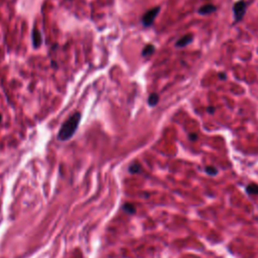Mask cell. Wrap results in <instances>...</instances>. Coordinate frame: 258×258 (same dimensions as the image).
Instances as JSON below:
<instances>
[{
  "mask_svg": "<svg viewBox=\"0 0 258 258\" xmlns=\"http://www.w3.org/2000/svg\"><path fill=\"white\" fill-rule=\"evenodd\" d=\"M158 100H159V96L156 94V93H152V94L148 97V105L153 107V106H155L158 103Z\"/></svg>",
  "mask_w": 258,
  "mask_h": 258,
  "instance_id": "ba28073f",
  "label": "cell"
},
{
  "mask_svg": "<svg viewBox=\"0 0 258 258\" xmlns=\"http://www.w3.org/2000/svg\"><path fill=\"white\" fill-rule=\"evenodd\" d=\"M154 50H155V47H154L152 44H147L142 50V55L143 57H148V55L153 54Z\"/></svg>",
  "mask_w": 258,
  "mask_h": 258,
  "instance_id": "9c48e42d",
  "label": "cell"
},
{
  "mask_svg": "<svg viewBox=\"0 0 258 258\" xmlns=\"http://www.w3.org/2000/svg\"><path fill=\"white\" fill-rule=\"evenodd\" d=\"M246 8L247 5L246 2L244 0H240V1H237L233 6V11H234V15H235V21L236 22H239L242 18L244 17L246 12Z\"/></svg>",
  "mask_w": 258,
  "mask_h": 258,
  "instance_id": "3957f363",
  "label": "cell"
},
{
  "mask_svg": "<svg viewBox=\"0 0 258 258\" xmlns=\"http://www.w3.org/2000/svg\"><path fill=\"white\" fill-rule=\"evenodd\" d=\"M1 120H2V117H1V115H0V122H1Z\"/></svg>",
  "mask_w": 258,
  "mask_h": 258,
  "instance_id": "2e32d148",
  "label": "cell"
},
{
  "mask_svg": "<svg viewBox=\"0 0 258 258\" xmlns=\"http://www.w3.org/2000/svg\"><path fill=\"white\" fill-rule=\"evenodd\" d=\"M216 6L213 4H206L204 6H202L200 9H199V13L200 14H203V15H206V14H210V13H213L216 10Z\"/></svg>",
  "mask_w": 258,
  "mask_h": 258,
  "instance_id": "8992f818",
  "label": "cell"
},
{
  "mask_svg": "<svg viewBox=\"0 0 258 258\" xmlns=\"http://www.w3.org/2000/svg\"><path fill=\"white\" fill-rule=\"evenodd\" d=\"M159 10H160V7L157 6V7H153V8L149 9L148 11H146L144 13V15L142 16V23L143 25L145 26V27H147V26H150L151 24L153 23L154 19H155V17L157 16Z\"/></svg>",
  "mask_w": 258,
  "mask_h": 258,
  "instance_id": "7a4b0ae2",
  "label": "cell"
},
{
  "mask_svg": "<svg viewBox=\"0 0 258 258\" xmlns=\"http://www.w3.org/2000/svg\"><path fill=\"white\" fill-rule=\"evenodd\" d=\"M141 171V166L138 163H133L129 166V172L130 174H138Z\"/></svg>",
  "mask_w": 258,
  "mask_h": 258,
  "instance_id": "30bf717a",
  "label": "cell"
},
{
  "mask_svg": "<svg viewBox=\"0 0 258 258\" xmlns=\"http://www.w3.org/2000/svg\"><path fill=\"white\" fill-rule=\"evenodd\" d=\"M80 121H81V113L80 112L74 113L73 115L62 125V127H61L60 131H58V139L61 140V141H66V140L73 137L76 130L78 129Z\"/></svg>",
  "mask_w": 258,
  "mask_h": 258,
  "instance_id": "6da1fadb",
  "label": "cell"
},
{
  "mask_svg": "<svg viewBox=\"0 0 258 258\" xmlns=\"http://www.w3.org/2000/svg\"><path fill=\"white\" fill-rule=\"evenodd\" d=\"M123 209L125 212L129 213V214H134L135 213V207L133 205H130V204H126L125 206H123Z\"/></svg>",
  "mask_w": 258,
  "mask_h": 258,
  "instance_id": "7c38bea8",
  "label": "cell"
},
{
  "mask_svg": "<svg viewBox=\"0 0 258 258\" xmlns=\"http://www.w3.org/2000/svg\"><path fill=\"white\" fill-rule=\"evenodd\" d=\"M42 38H41V34L39 33L38 29L34 28L33 31V47H38L41 44Z\"/></svg>",
  "mask_w": 258,
  "mask_h": 258,
  "instance_id": "5b68a950",
  "label": "cell"
},
{
  "mask_svg": "<svg viewBox=\"0 0 258 258\" xmlns=\"http://www.w3.org/2000/svg\"><path fill=\"white\" fill-rule=\"evenodd\" d=\"M207 110H208V112L212 113V114L215 112V108H214V107H212V106H211V107H208V109H207Z\"/></svg>",
  "mask_w": 258,
  "mask_h": 258,
  "instance_id": "9a60e30c",
  "label": "cell"
},
{
  "mask_svg": "<svg viewBox=\"0 0 258 258\" xmlns=\"http://www.w3.org/2000/svg\"><path fill=\"white\" fill-rule=\"evenodd\" d=\"M197 139H198V135H197L196 133H191L190 134V140H191V141H196Z\"/></svg>",
  "mask_w": 258,
  "mask_h": 258,
  "instance_id": "4fadbf2b",
  "label": "cell"
},
{
  "mask_svg": "<svg viewBox=\"0 0 258 258\" xmlns=\"http://www.w3.org/2000/svg\"><path fill=\"white\" fill-rule=\"evenodd\" d=\"M205 172H206L208 174L212 175V177H214V175H216V174H218V169H217L215 166H206V169H205Z\"/></svg>",
  "mask_w": 258,
  "mask_h": 258,
  "instance_id": "8fae6325",
  "label": "cell"
},
{
  "mask_svg": "<svg viewBox=\"0 0 258 258\" xmlns=\"http://www.w3.org/2000/svg\"><path fill=\"white\" fill-rule=\"evenodd\" d=\"M191 41H193V36H191V34H187V35L183 36L182 38H180L179 41H177L175 46L177 47H183L188 46V44H190Z\"/></svg>",
  "mask_w": 258,
  "mask_h": 258,
  "instance_id": "277c9868",
  "label": "cell"
},
{
  "mask_svg": "<svg viewBox=\"0 0 258 258\" xmlns=\"http://www.w3.org/2000/svg\"><path fill=\"white\" fill-rule=\"evenodd\" d=\"M219 78L221 80H226V79H227V76H226V74H224V73H220L219 74Z\"/></svg>",
  "mask_w": 258,
  "mask_h": 258,
  "instance_id": "5bb4252c",
  "label": "cell"
},
{
  "mask_svg": "<svg viewBox=\"0 0 258 258\" xmlns=\"http://www.w3.org/2000/svg\"><path fill=\"white\" fill-rule=\"evenodd\" d=\"M246 191L249 195H258V185H256V183H249L246 187Z\"/></svg>",
  "mask_w": 258,
  "mask_h": 258,
  "instance_id": "52a82bcc",
  "label": "cell"
}]
</instances>
